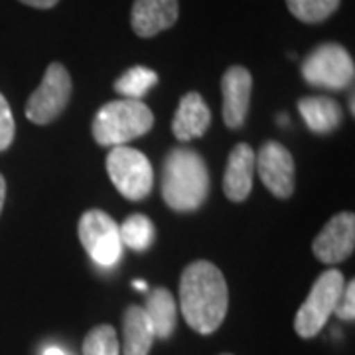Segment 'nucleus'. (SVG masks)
Segmentation results:
<instances>
[{
	"label": "nucleus",
	"instance_id": "obj_17",
	"mask_svg": "<svg viewBox=\"0 0 355 355\" xmlns=\"http://www.w3.org/2000/svg\"><path fill=\"white\" fill-rule=\"evenodd\" d=\"M146 316L153 324L154 336L168 340L176 330V300L168 288H156L146 298Z\"/></svg>",
	"mask_w": 355,
	"mask_h": 355
},
{
	"label": "nucleus",
	"instance_id": "obj_26",
	"mask_svg": "<svg viewBox=\"0 0 355 355\" xmlns=\"http://www.w3.org/2000/svg\"><path fill=\"white\" fill-rule=\"evenodd\" d=\"M44 355H67L64 354L62 349H58V347H50V349H46V354Z\"/></svg>",
	"mask_w": 355,
	"mask_h": 355
},
{
	"label": "nucleus",
	"instance_id": "obj_5",
	"mask_svg": "<svg viewBox=\"0 0 355 355\" xmlns=\"http://www.w3.org/2000/svg\"><path fill=\"white\" fill-rule=\"evenodd\" d=\"M107 174L123 198L130 202L144 200L154 186V170L150 160L130 146H113L107 156Z\"/></svg>",
	"mask_w": 355,
	"mask_h": 355
},
{
	"label": "nucleus",
	"instance_id": "obj_10",
	"mask_svg": "<svg viewBox=\"0 0 355 355\" xmlns=\"http://www.w3.org/2000/svg\"><path fill=\"white\" fill-rule=\"evenodd\" d=\"M355 247V217L349 211L334 216L320 231L312 251L324 265H338L352 257Z\"/></svg>",
	"mask_w": 355,
	"mask_h": 355
},
{
	"label": "nucleus",
	"instance_id": "obj_23",
	"mask_svg": "<svg viewBox=\"0 0 355 355\" xmlns=\"http://www.w3.org/2000/svg\"><path fill=\"white\" fill-rule=\"evenodd\" d=\"M340 320H345V322H352L355 318V284L354 280H349L345 286H343L342 296L336 304V310H334Z\"/></svg>",
	"mask_w": 355,
	"mask_h": 355
},
{
	"label": "nucleus",
	"instance_id": "obj_21",
	"mask_svg": "<svg viewBox=\"0 0 355 355\" xmlns=\"http://www.w3.org/2000/svg\"><path fill=\"white\" fill-rule=\"evenodd\" d=\"M83 355H119V340L113 326H97L83 340Z\"/></svg>",
	"mask_w": 355,
	"mask_h": 355
},
{
	"label": "nucleus",
	"instance_id": "obj_15",
	"mask_svg": "<svg viewBox=\"0 0 355 355\" xmlns=\"http://www.w3.org/2000/svg\"><path fill=\"white\" fill-rule=\"evenodd\" d=\"M123 355H148L154 342V330L144 308L128 306L123 318Z\"/></svg>",
	"mask_w": 355,
	"mask_h": 355
},
{
	"label": "nucleus",
	"instance_id": "obj_4",
	"mask_svg": "<svg viewBox=\"0 0 355 355\" xmlns=\"http://www.w3.org/2000/svg\"><path fill=\"white\" fill-rule=\"evenodd\" d=\"M343 286H345V279L338 268H330L318 277L306 302L296 312L294 330L300 338L310 340L322 331L336 310Z\"/></svg>",
	"mask_w": 355,
	"mask_h": 355
},
{
	"label": "nucleus",
	"instance_id": "obj_7",
	"mask_svg": "<svg viewBox=\"0 0 355 355\" xmlns=\"http://www.w3.org/2000/svg\"><path fill=\"white\" fill-rule=\"evenodd\" d=\"M71 77L64 65L53 62L48 65L40 87L30 95L26 103V116L34 125H50L69 103L71 97Z\"/></svg>",
	"mask_w": 355,
	"mask_h": 355
},
{
	"label": "nucleus",
	"instance_id": "obj_28",
	"mask_svg": "<svg viewBox=\"0 0 355 355\" xmlns=\"http://www.w3.org/2000/svg\"><path fill=\"white\" fill-rule=\"evenodd\" d=\"M223 355H231V354H223Z\"/></svg>",
	"mask_w": 355,
	"mask_h": 355
},
{
	"label": "nucleus",
	"instance_id": "obj_9",
	"mask_svg": "<svg viewBox=\"0 0 355 355\" xmlns=\"http://www.w3.org/2000/svg\"><path fill=\"white\" fill-rule=\"evenodd\" d=\"M254 170L263 180L265 188L277 198H291L294 191V158L277 140H268L254 154Z\"/></svg>",
	"mask_w": 355,
	"mask_h": 355
},
{
	"label": "nucleus",
	"instance_id": "obj_18",
	"mask_svg": "<svg viewBox=\"0 0 355 355\" xmlns=\"http://www.w3.org/2000/svg\"><path fill=\"white\" fill-rule=\"evenodd\" d=\"M158 83V73L142 67V65H135L128 71H125L123 76L116 79L114 83V91L119 95H123L125 99H137L140 101L150 89Z\"/></svg>",
	"mask_w": 355,
	"mask_h": 355
},
{
	"label": "nucleus",
	"instance_id": "obj_24",
	"mask_svg": "<svg viewBox=\"0 0 355 355\" xmlns=\"http://www.w3.org/2000/svg\"><path fill=\"white\" fill-rule=\"evenodd\" d=\"M26 6H32V8H40V10H48L53 8L60 0H20Z\"/></svg>",
	"mask_w": 355,
	"mask_h": 355
},
{
	"label": "nucleus",
	"instance_id": "obj_20",
	"mask_svg": "<svg viewBox=\"0 0 355 355\" xmlns=\"http://www.w3.org/2000/svg\"><path fill=\"white\" fill-rule=\"evenodd\" d=\"M294 18L306 24H320L338 10L340 0H286Z\"/></svg>",
	"mask_w": 355,
	"mask_h": 355
},
{
	"label": "nucleus",
	"instance_id": "obj_1",
	"mask_svg": "<svg viewBox=\"0 0 355 355\" xmlns=\"http://www.w3.org/2000/svg\"><path fill=\"white\" fill-rule=\"evenodd\" d=\"M229 306L223 272L209 261H196L180 279V308L191 330L207 336L223 324Z\"/></svg>",
	"mask_w": 355,
	"mask_h": 355
},
{
	"label": "nucleus",
	"instance_id": "obj_14",
	"mask_svg": "<svg viewBox=\"0 0 355 355\" xmlns=\"http://www.w3.org/2000/svg\"><path fill=\"white\" fill-rule=\"evenodd\" d=\"M211 123L209 107L205 105L200 93L190 91L182 97L172 121V132L178 140H193L203 137Z\"/></svg>",
	"mask_w": 355,
	"mask_h": 355
},
{
	"label": "nucleus",
	"instance_id": "obj_16",
	"mask_svg": "<svg viewBox=\"0 0 355 355\" xmlns=\"http://www.w3.org/2000/svg\"><path fill=\"white\" fill-rule=\"evenodd\" d=\"M298 109L308 128L318 135L336 130L343 119L342 107L330 97H304L298 101Z\"/></svg>",
	"mask_w": 355,
	"mask_h": 355
},
{
	"label": "nucleus",
	"instance_id": "obj_2",
	"mask_svg": "<svg viewBox=\"0 0 355 355\" xmlns=\"http://www.w3.org/2000/svg\"><path fill=\"white\" fill-rule=\"evenodd\" d=\"M209 191V174L203 158L190 148H174L162 168V198L176 211L198 209Z\"/></svg>",
	"mask_w": 355,
	"mask_h": 355
},
{
	"label": "nucleus",
	"instance_id": "obj_25",
	"mask_svg": "<svg viewBox=\"0 0 355 355\" xmlns=\"http://www.w3.org/2000/svg\"><path fill=\"white\" fill-rule=\"evenodd\" d=\"M4 200H6V180L0 174V214L4 209Z\"/></svg>",
	"mask_w": 355,
	"mask_h": 355
},
{
	"label": "nucleus",
	"instance_id": "obj_19",
	"mask_svg": "<svg viewBox=\"0 0 355 355\" xmlns=\"http://www.w3.org/2000/svg\"><path fill=\"white\" fill-rule=\"evenodd\" d=\"M119 233H121V243L132 251H146L156 237L154 223L142 214L128 216L123 221V225H119Z\"/></svg>",
	"mask_w": 355,
	"mask_h": 355
},
{
	"label": "nucleus",
	"instance_id": "obj_22",
	"mask_svg": "<svg viewBox=\"0 0 355 355\" xmlns=\"http://www.w3.org/2000/svg\"><path fill=\"white\" fill-rule=\"evenodd\" d=\"M14 130H16V125H14L12 109L6 101V97L0 93V153L12 144Z\"/></svg>",
	"mask_w": 355,
	"mask_h": 355
},
{
	"label": "nucleus",
	"instance_id": "obj_11",
	"mask_svg": "<svg viewBox=\"0 0 355 355\" xmlns=\"http://www.w3.org/2000/svg\"><path fill=\"white\" fill-rule=\"evenodd\" d=\"M253 77L247 67L233 65L221 77L223 95V121L229 128H241L251 107Z\"/></svg>",
	"mask_w": 355,
	"mask_h": 355
},
{
	"label": "nucleus",
	"instance_id": "obj_13",
	"mask_svg": "<svg viewBox=\"0 0 355 355\" xmlns=\"http://www.w3.org/2000/svg\"><path fill=\"white\" fill-rule=\"evenodd\" d=\"M254 176V153L249 144H237L229 154L225 176H223V191L231 202H245L253 190Z\"/></svg>",
	"mask_w": 355,
	"mask_h": 355
},
{
	"label": "nucleus",
	"instance_id": "obj_8",
	"mask_svg": "<svg viewBox=\"0 0 355 355\" xmlns=\"http://www.w3.org/2000/svg\"><path fill=\"white\" fill-rule=\"evenodd\" d=\"M77 233L89 257L99 266H113L121 259L123 253L121 233L116 221L109 214L101 209L85 211L79 219Z\"/></svg>",
	"mask_w": 355,
	"mask_h": 355
},
{
	"label": "nucleus",
	"instance_id": "obj_12",
	"mask_svg": "<svg viewBox=\"0 0 355 355\" xmlns=\"http://www.w3.org/2000/svg\"><path fill=\"white\" fill-rule=\"evenodd\" d=\"M178 0H135L130 26L140 38H153L176 24Z\"/></svg>",
	"mask_w": 355,
	"mask_h": 355
},
{
	"label": "nucleus",
	"instance_id": "obj_3",
	"mask_svg": "<svg viewBox=\"0 0 355 355\" xmlns=\"http://www.w3.org/2000/svg\"><path fill=\"white\" fill-rule=\"evenodd\" d=\"M154 125L153 111L137 99L103 105L93 121V137L101 146H125L128 140L146 135Z\"/></svg>",
	"mask_w": 355,
	"mask_h": 355
},
{
	"label": "nucleus",
	"instance_id": "obj_6",
	"mask_svg": "<svg viewBox=\"0 0 355 355\" xmlns=\"http://www.w3.org/2000/svg\"><path fill=\"white\" fill-rule=\"evenodd\" d=\"M302 77L314 87L342 91L354 83L355 65L352 55L340 44H322L302 62Z\"/></svg>",
	"mask_w": 355,
	"mask_h": 355
},
{
	"label": "nucleus",
	"instance_id": "obj_27",
	"mask_svg": "<svg viewBox=\"0 0 355 355\" xmlns=\"http://www.w3.org/2000/svg\"><path fill=\"white\" fill-rule=\"evenodd\" d=\"M135 288L137 291H146V282L144 280H135Z\"/></svg>",
	"mask_w": 355,
	"mask_h": 355
}]
</instances>
